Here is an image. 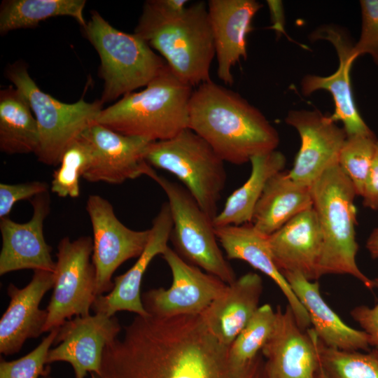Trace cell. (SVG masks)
<instances>
[{"label": "cell", "mask_w": 378, "mask_h": 378, "mask_svg": "<svg viewBox=\"0 0 378 378\" xmlns=\"http://www.w3.org/2000/svg\"><path fill=\"white\" fill-rule=\"evenodd\" d=\"M58 328L50 332L42 342L27 355L11 361L1 358L0 378H38L46 371V358L50 346L58 332Z\"/></svg>", "instance_id": "cell-34"}, {"label": "cell", "mask_w": 378, "mask_h": 378, "mask_svg": "<svg viewBox=\"0 0 378 378\" xmlns=\"http://www.w3.org/2000/svg\"><path fill=\"white\" fill-rule=\"evenodd\" d=\"M48 192V185L43 181L16 184H0V218L8 217L13 206L19 201L31 200Z\"/></svg>", "instance_id": "cell-36"}, {"label": "cell", "mask_w": 378, "mask_h": 378, "mask_svg": "<svg viewBox=\"0 0 378 378\" xmlns=\"http://www.w3.org/2000/svg\"><path fill=\"white\" fill-rule=\"evenodd\" d=\"M120 330L117 317L101 313L66 320L58 328L53 343L58 345L48 351L46 365L67 362L73 368L75 378L99 373L106 345L117 338Z\"/></svg>", "instance_id": "cell-15"}, {"label": "cell", "mask_w": 378, "mask_h": 378, "mask_svg": "<svg viewBox=\"0 0 378 378\" xmlns=\"http://www.w3.org/2000/svg\"><path fill=\"white\" fill-rule=\"evenodd\" d=\"M285 122L300 138V149L288 175L295 183L311 186L326 169L338 163L346 139L345 131L317 109L290 110Z\"/></svg>", "instance_id": "cell-14"}, {"label": "cell", "mask_w": 378, "mask_h": 378, "mask_svg": "<svg viewBox=\"0 0 378 378\" xmlns=\"http://www.w3.org/2000/svg\"><path fill=\"white\" fill-rule=\"evenodd\" d=\"M162 256L170 268L172 284L167 289H151L141 295L144 307L150 316L169 318L202 314L227 285L187 262L169 246Z\"/></svg>", "instance_id": "cell-12"}, {"label": "cell", "mask_w": 378, "mask_h": 378, "mask_svg": "<svg viewBox=\"0 0 378 378\" xmlns=\"http://www.w3.org/2000/svg\"><path fill=\"white\" fill-rule=\"evenodd\" d=\"M92 150L91 163L83 178L89 182L120 184L145 175L150 164L144 154L149 143L94 122L80 135Z\"/></svg>", "instance_id": "cell-17"}, {"label": "cell", "mask_w": 378, "mask_h": 378, "mask_svg": "<svg viewBox=\"0 0 378 378\" xmlns=\"http://www.w3.org/2000/svg\"><path fill=\"white\" fill-rule=\"evenodd\" d=\"M361 30L358 41L354 43L352 55H369L378 65V0L360 1Z\"/></svg>", "instance_id": "cell-35"}, {"label": "cell", "mask_w": 378, "mask_h": 378, "mask_svg": "<svg viewBox=\"0 0 378 378\" xmlns=\"http://www.w3.org/2000/svg\"><path fill=\"white\" fill-rule=\"evenodd\" d=\"M153 167L172 174L214 220L226 181L224 161L197 134L186 128L171 139L152 141L144 154Z\"/></svg>", "instance_id": "cell-8"}, {"label": "cell", "mask_w": 378, "mask_h": 378, "mask_svg": "<svg viewBox=\"0 0 378 378\" xmlns=\"http://www.w3.org/2000/svg\"><path fill=\"white\" fill-rule=\"evenodd\" d=\"M262 289L260 276L248 272L227 284L201 314L221 344L230 347L244 328L260 307Z\"/></svg>", "instance_id": "cell-24"}, {"label": "cell", "mask_w": 378, "mask_h": 378, "mask_svg": "<svg viewBox=\"0 0 378 378\" xmlns=\"http://www.w3.org/2000/svg\"><path fill=\"white\" fill-rule=\"evenodd\" d=\"M318 337L302 329L287 304L275 310L272 332L261 350L268 378H316L320 365Z\"/></svg>", "instance_id": "cell-16"}, {"label": "cell", "mask_w": 378, "mask_h": 378, "mask_svg": "<svg viewBox=\"0 0 378 378\" xmlns=\"http://www.w3.org/2000/svg\"><path fill=\"white\" fill-rule=\"evenodd\" d=\"M374 288L378 289V275L372 279ZM351 316L367 334L370 346L378 348V302L373 307L360 305L351 311Z\"/></svg>", "instance_id": "cell-37"}, {"label": "cell", "mask_w": 378, "mask_h": 378, "mask_svg": "<svg viewBox=\"0 0 378 378\" xmlns=\"http://www.w3.org/2000/svg\"><path fill=\"white\" fill-rule=\"evenodd\" d=\"M312 207L311 187L295 183L283 170L267 181L251 223L258 232L269 236Z\"/></svg>", "instance_id": "cell-26"}, {"label": "cell", "mask_w": 378, "mask_h": 378, "mask_svg": "<svg viewBox=\"0 0 378 378\" xmlns=\"http://www.w3.org/2000/svg\"><path fill=\"white\" fill-rule=\"evenodd\" d=\"M92 157L89 144L80 136L64 153L58 168L52 174L51 191L61 197H78L80 178L88 169Z\"/></svg>", "instance_id": "cell-32"}, {"label": "cell", "mask_w": 378, "mask_h": 378, "mask_svg": "<svg viewBox=\"0 0 378 378\" xmlns=\"http://www.w3.org/2000/svg\"><path fill=\"white\" fill-rule=\"evenodd\" d=\"M188 128L205 140L224 161L243 164L276 150L277 130L239 94L211 80L193 90Z\"/></svg>", "instance_id": "cell-2"}, {"label": "cell", "mask_w": 378, "mask_h": 378, "mask_svg": "<svg viewBox=\"0 0 378 378\" xmlns=\"http://www.w3.org/2000/svg\"><path fill=\"white\" fill-rule=\"evenodd\" d=\"M274 321L275 311L270 304L258 307L229 347L230 358L235 366L244 368L260 354L272 332Z\"/></svg>", "instance_id": "cell-31"}, {"label": "cell", "mask_w": 378, "mask_h": 378, "mask_svg": "<svg viewBox=\"0 0 378 378\" xmlns=\"http://www.w3.org/2000/svg\"><path fill=\"white\" fill-rule=\"evenodd\" d=\"M263 6L255 0H209L208 13L213 34L218 77L225 84L234 82L232 67L247 57V35L252 21Z\"/></svg>", "instance_id": "cell-20"}, {"label": "cell", "mask_w": 378, "mask_h": 378, "mask_svg": "<svg viewBox=\"0 0 378 378\" xmlns=\"http://www.w3.org/2000/svg\"><path fill=\"white\" fill-rule=\"evenodd\" d=\"M311 187L312 207L322 234L319 276L346 274L361 282L369 290L372 279L367 276L356 262L357 196L351 181L338 163L326 169Z\"/></svg>", "instance_id": "cell-5"}, {"label": "cell", "mask_w": 378, "mask_h": 378, "mask_svg": "<svg viewBox=\"0 0 378 378\" xmlns=\"http://www.w3.org/2000/svg\"><path fill=\"white\" fill-rule=\"evenodd\" d=\"M274 262L283 274L298 272L310 281L320 279L322 234L313 207L299 214L268 236Z\"/></svg>", "instance_id": "cell-22"}, {"label": "cell", "mask_w": 378, "mask_h": 378, "mask_svg": "<svg viewBox=\"0 0 378 378\" xmlns=\"http://www.w3.org/2000/svg\"><path fill=\"white\" fill-rule=\"evenodd\" d=\"M36 118L15 86L0 91V150L8 155L36 153L39 146Z\"/></svg>", "instance_id": "cell-28"}, {"label": "cell", "mask_w": 378, "mask_h": 378, "mask_svg": "<svg viewBox=\"0 0 378 378\" xmlns=\"http://www.w3.org/2000/svg\"><path fill=\"white\" fill-rule=\"evenodd\" d=\"M93 241L89 236L71 241L62 238L57 246L53 292L46 307L43 332L59 328L72 316L90 315L97 298L96 271L90 262Z\"/></svg>", "instance_id": "cell-10"}, {"label": "cell", "mask_w": 378, "mask_h": 378, "mask_svg": "<svg viewBox=\"0 0 378 378\" xmlns=\"http://www.w3.org/2000/svg\"><path fill=\"white\" fill-rule=\"evenodd\" d=\"M363 205L371 210H378V142L365 183L362 195Z\"/></svg>", "instance_id": "cell-38"}, {"label": "cell", "mask_w": 378, "mask_h": 378, "mask_svg": "<svg viewBox=\"0 0 378 378\" xmlns=\"http://www.w3.org/2000/svg\"><path fill=\"white\" fill-rule=\"evenodd\" d=\"M251 174L227 199L213 220L215 227L240 225L251 222L255 206L271 177L284 170L286 159L278 150L253 157Z\"/></svg>", "instance_id": "cell-27"}, {"label": "cell", "mask_w": 378, "mask_h": 378, "mask_svg": "<svg viewBox=\"0 0 378 378\" xmlns=\"http://www.w3.org/2000/svg\"><path fill=\"white\" fill-rule=\"evenodd\" d=\"M90 378H268L260 354L238 368L200 315H137L124 336L108 343L99 373Z\"/></svg>", "instance_id": "cell-1"}, {"label": "cell", "mask_w": 378, "mask_h": 378, "mask_svg": "<svg viewBox=\"0 0 378 378\" xmlns=\"http://www.w3.org/2000/svg\"><path fill=\"white\" fill-rule=\"evenodd\" d=\"M82 31L100 58L103 104L146 86L167 64L143 38L115 28L96 10Z\"/></svg>", "instance_id": "cell-6"}, {"label": "cell", "mask_w": 378, "mask_h": 378, "mask_svg": "<svg viewBox=\"0 0 378 378\" xmlns=\"http://www.w3.org/2000/svg\"><path fill=\"white\" fill-rule=\"evenodd\" d=\"M55 280V272L37 270L25 287L8 285L10 302L0 320L1 354H16L27 339L43 333L48 313L46 309H41L39 304L46 293L53 288Z\"/></svg>", "instance_id": "cell-19"}, {"label": "cell", "mask_w": 378, "mask_h": 378, "mask_svg": "<svg viewBox=\"0 0 378 378\" xmlns=\"http://www.w3.org/2000/svg\"><path fill=\"white\" fill-rule=\"evenodd\" d=\"M6 76L27 100L37 121L39 146L35 155L47 165L57 166L66 150L82 134L103 109L100 100L62 102L41 90L29 74L27 65L17 62Z\"/></svg>", "instance_id": "cell-7"}, {"label": "cell", "mask_w": 378, "mask_h": 378, "mask_svg": "<svg viewBox=\"0 0 378 378\" xmlns=\"http://www.w3.org/2000/svg\"><path fill=\"white\" fill-rule=\"evenodd\" d=\"M312 41L326 40L334 46L339 59L338 68L328 76L308 74L301 81L302 93L308 96L324 90L329 92L334 102V113L330 115L341 121L346 136L374 133L361 117L356 105L350 80V71L355 59L352 55L354 43L349 33L335 24L319 26L309 35Z\"/></svg>", "instance_id": "cell-13"}, {"label": "cell", "mask_w": 378, "mask_h": 378, "mask_svg": "<svg viewBox=\"0 0 378 378\" xmlns=\"http://www.w3.org/2000/svg\"><path fill=\"white\" fill-rule=\"evenodd\" d=\"M316 378H328L326 374L325 373L324 370H323L322 367L321 366V364L317 371Z\"/></svg>", "instance_id": "cell-41"}, {"label": "cell", "mask_w": 378, "mask_h": 378, "mask_svg": "<svg viewBox=\"0 0 378 378\" xmlns=\"http://www.w3.org/2000/svg\"><path fill=\"white\" fill-rule=\"evenodd\" d=\"M378 349V348H377Z\"/></svg>", "instance_id": "cell-43"}, {"label": "cell", "mask_w": 378, "mask_h": 378, "mask_svg": "<svg viewBox=\"0 0 378 378\" xmlns=\"http://www.w3.org/2000/svg\"><path fill=\"white\" fill-rule=\"evenodd\" d=\"M134 33L158 51L183 81L197 87L211 80L215 47L205 1L172 14L146 1Z\"/></svg>", "instance_id": "cell-3"}, {"label": "cell", "mask_w": 378, "mask_h": 378, "mask_svg": "<svg viewBox=\"0 0 378 378\" xmlns=\"http://www.w3.org/2000/svg\"><path fill=\"white\" fill-rule=\"evenodd\" d=\"M192 88L167 64L142 90L127 94L103 108L96 122L150 141L171 139L188 128Z\"/></svg>", "instance_id": "cell-4"}, {"label": "cell", "mask_w": 378, "mask_h": 378, "mask_svg": "<svg viewBox=\"0 0 378 378\" xmlns=\"http://www.w3.org/2000/svg\"><path fill=\"white\" fill-rule=\"evenodd\" d=\"M85 0H5L0 6V33L36 27L39 22L57 16L75 19L84 27Z\"/></svg>", "instance_id": "cell-29"}, {"label": "cell", "mask_w": 378, "mask_h": 378, "mask_svg": "<svg viewBox=\"0 0 378 378\" xmlns=\"http://www.w3.org/2000/svg\"><path fill=\"white\" fill-rule=\"evenodd\" d=\"M308 314L318 339L326 346L345 351H368L369 341L363 330L345 323L323 298L319 284L298 272L282 274Z\"/></svg>", "instance_id": "cell-25"}, {"label": "cell", "mask_w": 378, "mask_h": 378, "mask_svg": "<svg viewBox=\"0 0 378 378\" xmlns=\"http://www.w3.org/2000/svg\"><path fill=\"white\" fill-rule=\"evenodd\" d=\"M172 227L169 206L166 202L161 206L153 220L146 248L130 270L115 277L113 288L108 294L97 296L91 307L94 314L113 316L118 311H128L140 316L150 315L142 302L141 281L152 260L156 255H162L168 247Z\"/></svg>", "instance_id": "cell-21"}, {"label": "cell", "mask_w": 378, "mask_h": 378, "mask_svg": "<svg viewBox=\"0 0 378 378\" xmlns=\"http://www.w3.org/2000/svg\"><path fill=\"white\" fill-rule=\"evenodd\" d=\"M378 139L374 133L346 136L338 157V164L362 197Z\"/></svg>", "instance_id": "cell-33"}, {"label": "cell", "mask_w": 378, "mask_h": 378, "mask_svg": "<svg viewBox=\"0 0 378 378\" xmlns=\"http://www.w3.org/2000/svg\"><path fill=\"white\" fill-rule=\"evenodd\" d=\"M215 232L227 258L243 260L269 276L286 298L299 326L308 329L311 324L308 314L276 267L268 236L258 232L251 223L215 227Z\"/></svg>", "instance_id": "cell-23"}, {"label": "cell", "mask_w": 378, "mask_h": 378, "mask_svg": "<svg viewBox=\"0 0 378 378\" xmlns=\"http://www.w3.org/2000/svg\"><path fill=\"white\" fill-rule=\"evenodd\" d=\"M366 248L372 258L378 259V227L370 234L366 241Z\"/></svg>", "instance_id": "cell-40"}, {"label": "cell", "mask_w": 378, "mask_h": 378, "mask_svg": "<svg viewBox=\"0 0 378 378\" xmlns=\"http://www.w3.org/2000/svg\"><path fill=\"white\" fill-rule=\"evenodd\" d=\"M267 4L272 22V25L269 28L273 29L277 36H280L281 34L287 36L285 30L284 9L281 1L267 0Z\"/></svg>", "instance_id": "cell-39"}, {"label": "cell", "mask_w": 378, "mask_h": 378, "mask_svg": "<svg viewBox=\"0 0 378 378\" xmlns=\"http://www.w3.org/2000/svg\"><path fill=\"white\" fill-rule=\"evenodd\" d=\"M321 366L328 378H378V349L361 352L330 348L318 339Z\"/></svg>", "instance_id": "cell-30"}, {"label": "cell", "mask_w": 378, "mask_h": 378, "mask_svg": "<svg viewBox=\"0 0 378 378\" xmlns=\"http://www.w3.org/2000/svg\"><path fill=\"white\" fill-rule=\"evenodd\" d=\"M145 175L155 181L167 195L173 223L170 239L176 253L187 262L226 284H232L236 275L218 246L213 219L186 188L158 174L152 166Z\"/></svg>", "instance_id": "cell-9"}, {"label": "cell", "mask_w": 378, "mask_h": 378, "mask_svg": "<svg viewBox=\"0 0 378 378\" xmlns=\"http://www.w3.org/2000/svg\"><path fill=\"white\" fill-rule=\"evenodd\" d=\"M40 378H54L50 375V367L49 365H46V371Z\"/></svg>", "instance_id": "cell-42"}, {"label": "cell", "mask_w": 378, "mask_h": 378, "mask_svg": "<svg viewBox=\"0 0 378 378\" xmlns=\"http://www.w3.org/2000/svg\"><path fill=\"white\" fill-rule=\"evenodd\" d=\"M30 202L33 214L29 221L20 223L8 217L1 218L0 275L24 269L55 271L52 248L43 234L44 221L50 210L48 192L34 197Z\"/></svg>", "instance_id": "cell-18"}, {"label": "cell", "mask_w": 378, "mask_h": 378, "mask_svg": "<svg viewBox=\"0 0 378 378\" xmlns=\"http://www.w3.org/2000/svg\"><path fill=\"white\" fill-rule=\"evenodd\" d=\"M93 232L92 262L96 271V295L111 292L112 276L125 261L139 258L148 242L150 230H134L122 224L112 204L98 195H91L86 202Z\"/></svg>", "instance_id": "cell-11"}]
</instances>
